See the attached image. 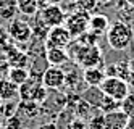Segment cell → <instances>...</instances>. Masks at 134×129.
I'll use <instances>...</instances> for the list:
<instances>
[{
    "instance_id": "obj_13",
    "label": "cell",
    "mask_w": 134,
    "mask_h": 129,
    "mask_svg": "<svg viewBox=\"0 0 134 129\" xmlns=\"http://www.w3.org/2000/svg\"><path fill=\"white\" fill-rule=\"evenodd\" d=\"M110 27V19L108 16H105L102 13H97V15H92L91 19H89V31H92L94 34L97 36H102L108 31Z\"/></svg>"
},
{
    "instance_id": "obj_3",
    "label": "cell",
    "mask_w": 134,
    "mask_h": 129,
    "mask_svg": "<svg viewBox=\"0 0 134 129\" xmlns=\"http://www.w3.org/2000/svg\"><path fill=\"white\" fill-rule=\"evenodd\" d=\"M100 91L103 92V95L111 97V98H115V100L121 102L123 98L129 94V86L121 77L107 76L103 79V82L100 84Z\"/></svg>"
},
{
    "instance_id": "obj_8",
    "label": "cell",
    "mask_w": 134,
    "mask_h": 129,
    "mask_svg": "<svg viewBox=\"0 0 134 129\" xmlns=\"http://www.w3.org/2000/svg\"><path fill=\"white\" fill-rule=\"evenodd\" d=\"M41 81L49 91H57V89L65 87L66 73H65V69L62 66H49L44 71Z\"/></svg>"
},
{
    "instance_id": "obj_31",
    "label": "cell",
    "mask_w": 134,
    "mask_h": 129,
    "mask_svg": "<svg viewBox=\"0 0 134 129\" xmlns=\"http://www.w3.org/2000/svg\"><path fill=\"white\" fill-rule=\"evenodd\" d=\"M99 3H110V2H113V0H97Z\"/></svg>"
},
{
    "instance_id": "obj_21",
    "label": "cell",
    "mask_w": 134,
    "mask_h": 129,
    "mask_svg": "<svg viewBox=\"0 0 134 129\" xmlns=\"http://www.w3.org/2000/svg\"><path fill=\"white\" fill-rule=\"evenodd\" d=\"M100 110L103 113H110V111H115V110H121V102L115 100V98H111V97L103 95L102 103H100Z\"/></svg>"
},
{
    "instance_id": "obj_5",
    "label": "cell",
    "mask_w": 134,
    "mask_h": 129,
    "mask_svg": "<svg viewBox=\"0 0 134 129\" xmlns=\"http://www.w3.org/2000/svg\"><path fill=\"white\" fill-rule=\"evenodd\" d=\"M39 18L47 27H55V26H63L66 19V12L58 3H47L39 10Z\"/></svg>"
},
{
    "instance_id": "obj_2",
    "label": "cell",
    "mask_w": 134,
    "mask_h": 129,
    "mask_svg": "<svg viewBox=\"0 0 134 129\" xmlns=\"http://www.w3.org/2000/svg\"><path fill=\"white\" fill-rule=\"evenodd\" d=\"M134 39L132 27L124 23V21H115L110 24L108 31H107V42L110 45L111 50L115 52H123L131 45Z\"/></svg>"
},
{
    "instance_id": "obj_9",
    "label": "cell",
    "mask_w": 134,
    "mask_h": 129,
    "mask_svg": "<svg viewBox=\"0 0 134 129\" xmlns=\"http://www.w3.org/2000/svg\"><path fill=\"white\" fill-rule=\"evenodd\" d=\"M128 115L123 110L103 113V129H126Z\"/></svg>"
},
{
    "instance_id": "obj_4",
    "label": "cell",
    "mask_w": 134,
    "mask_h": 129,
    "mask_svg": "<svg viewBox=\"0 0 134 129\" xmlns=\"http://www.w3.org/2000/svg\"><path fill=\"white\" fill-rule=\"evenodd\" d=\"M89 19H91L89 13L74 10V12H71L70 15H66V19H65L63 26L68 29L71 37L76 39V37H79L81 34H84L89 29Z\"/></svg>"
},
{
    "instance_id": "obj_6",
    "label": "cell",
    "mask_w": 134,
    "mask_h": 129,
    "mask_svg": "<svg viewBox=\"0 0 134 129\" xmlns=\"http://www.w3.org/2000/svg\"><path fill=\"white\" fill-rule=\"evenodd\" d=\"M7 29H8L10 39L18 44H27L29 41H32V26L24 19H20V18L12 19Z\"/></svg>"
},
{
    "instance_id": "obj_16",
    "label": "cell",
    "mask_w": 134,
    "mask_h": 129,
    "mask_svg": "<svg viewBox=\"0 0 134 129\" xmlns=\"http://www.w3.org/2000/svg\"><path fill=\"white\" fill-rule=\"evenodd\" d=\"M18 15V2L16 0H0V19L12 21Z\"/></svg>"
},
{
    "instance_id": "obj_1",
    "label": "cell",
    "mask_w": 134,
    "mask_h": 129,
    "mask_svg": "<svg viewBox=\"0 0 134 129\" xmlns=\"http://www.w3.org/2000/svg\"><path fill=\"white\" fill-rule=\"evenodd\" d=\"M66 50H68L70 60H73L76 65H81L82 68L100 66L103 63V57L99 45H84L74 39L66 47Z\"/></svg>"
},
{
    "instance_id": "obj_26",
    "label": "cell",
    "mask_w": 134,
    "mask_h": 129,
    "mask_svg": "<svg viewBox=\"0 0 134 129\" xmlns=\"http://www.w3.org/2000/svg\"><path fill=\"white\" fill-rule=\"evenodd\" d=\"M8 39H10V36H8V29L0 24V47H5L8 44Z\"/></svg>"
},
{
    "instance_id": "obj_24",
    "label": "cell",
    "mask_w": 134,
    "mask_h": 129,
    "mask_svg": "<svg viewBox=\"0 0 134 129\" xmlns=\"http://www.w3.org/2000/svg\"><path fill=\"white\" fill-rule=\"evenodd\" d=\"M3 126H5V129H23V120L18 115L8 116V118H5Z\"/></svg>"
},
{
    "instance_id": "obj_14",
    "label": "cell",
    "mask_w": 134,
    "mask_h": 129,
    "mask_svg": "<svg viewBox=\"0 0 134 129\" xmlns=\"http://www.w3.org/2000/svg\"><path fill=\"white\" fill-rule=\"evenodd\" d=\"M16 115L21 118H27V120H32L39 115V103H36L32 100H20L18 102V110Z\"/></svg>"
},
{
    "instance_id": "obj_23",
    "label": "cell",
    "mask_w": 134,
    "mask_h": 129,
    "mask_svg": "<svg viewBox=\"0 0 134 129\" xmlns=\"http://www.w3.org/2000/svg\"><path fill=\"white\" fill-rule=\"evenodd\" d=\"M121 110L126 113L128 116L134 113V94L129 92V94L121 100Z\"/></svg>"
},
{
    "instance_id": "obj_22",
    "label": "cell",
    "mask_w": 134,
    "mask_h": 129,
    "mask_svg": "<svg viewBox=\"0 0 134 129\" xmlns=\"http://www.w3.org/2000/svg\"><path fill=\"white\" fill-rule=\"evenodd\" d=\"M99 2L97 0H74V7L79 12H86V13H92L97 8Z\"/></svg>"
},
{
    "instance_id": "obj_19",
    "label": "cell",
    "mask_w": 134,
    "mask_h": 129,
    "mask_svg": "<svg viewBox=\"0 0 134 129\" xmlns=\"http://www.w3.org/2000/svg\"><path fill=\"white\" fill-rule=\"evenodd\" d=\"M29 65V57L24 52H20L13 48L12 53L8 55V66H21V68H27Z\"/></svg>"
},
{
    "instance_id": "obj_20",
    "label": "cell",
    "mask_w": 134,
    "mask_h": 129,
    "mask_svg": "<svg viewBox=\"0 0 134 129\" xmlns=\"http://www.w3.org/2000/svg\"><path fill=\"white\" fill-rule=\"evenodd\" d=\"M41 5L37 0H23L18 3V13L26 15V16H34L36 13H39Z\"/></svg>"
},
{
    "instance_id": "obj_30",
    "label": "cell",
    "mask_w": 134,
    "mask_h": 129,
    "mask_svg": "<svg viewBox=\"0 0 134 129\" xmlns=\"http://www.w3.org/2000/svg\"><path fill=\"white\" fill-rule=\"evenodd\" d=\"M39 129H55V126L53 124H42Z\"/></svg>"
},
{
    "instance_id": "obj_7",
    "label": "cell",
    "mask_w": 134,
    "mask_h": 129,
    "mask_svg": "<svg viewBox=\"0 0 134 129\" xmlns=\"http://www.w3.org/2000/svg\"><path fill=\"white\" fill-rule=\"evenodd\" d=\"M71 41H73V37L65 26H55V27L49 29V32L45 36V41H44V45H45V48H53V47L66 48L71 44Z\"/></svg>"
},
{
    "instance_id": "obj_25",
    "label": "cell",
    "mask_w": 134,
    "mask_h": 129,
    "mask_svg": "<svg viewBox=\"0 0 134 129\" xmlns=\"http://www.w3.org/2000/svg\"><path fill=\"white\" fill-rule=\"evenodd\" d=\"M16 110H18V103H16V102H13V100L3 102L2 115H3L5 118H8V116H13V115H16Z\"/></svg>"
},
{
    "instance_id": "obj_34",
    "label": "cell",
    "mask_w": 134,
    "mask_h": 129,
    "mask_svg": "<svg viewBox=\"0 0 134 129\" xmlns=\"http://www.w3.org/2000/svg\"><path fill=\"white\" fill-rule=\"evenodd\" d=\"M0 129H5V126H3V124H2V123H0Z\"/></svg>"
},
{
    "instance_id": "obj_15",
    "label": "cell",
    "mask_w": 134,
    "mask_h": 129,
    "mask_svg": "<svg viewBox=\"0 0 134 129\" xmlns=\"http://www.w3.org/2000/svg\"><path fill=\"white\" fill-rule=\"evenodd\" d=\"M29 69L27 68H21V66H8V73H7V79L16 86L24 84L27 79H29Z\"/></svg>"
},
{
    "instance_id": "obj_18",
    "label": "cell",
    "mask_w": 134,
    "mask_h": 129,
    "mask_svg": "<svg viewBox=\"0 0 134 129\" xmlns=\"http://www.w3.org/2000/svg\"><path fill=\"white\" fill-rule=\"evenodd\" d=\"M18 97V86L13 84L10 79H0V98L3 102L15 100Z\"/></svg>"
},
{
    "instance_id": "obj_10",
    "label": "cell",
    "mask_w": 134,
    "mask_h": 129,
    "mask_svg": "<svg viewBox=\"0 0 134 129\" xmlns=\"http://www.w3.org/2000/svg\"><path fill=\"white\" fill-rule=\"evenodd\" d=\"M45 60L50 66H62L70 61V55L66 48H58V47L45 48Z\"/></svg>"
},
{
    "instance_id": "obj_29",
    "label": "cell",
    "mask_w": 134,
    "mask_h": 129,
    "mask_svg": "<svg viewBox=\"0 0 134 129\" xmlns=\"http://www.w3.org/2000/svg\"><path fill=\"white\" fill-rule=\"evenodd\" d=\"M126 82H128V86L134 87V69H131V73H129V76L126 79Z\"/></svg>"
},
{
    "instance_id": "obj_28",
    "label": "cell",
    "mask_w": 134,
    "mask_h": 129,
    "mask_svg": "<svg viewBox=\"0 0 134 129\" xmlns=\"http://www.w3.org/2000/svg\"><path fill=\"white\" fill-rule=\"evenodd\" d=\"M126 129H134V113L128 116V124H126Z\"/></svg>"
},
{
    "instance_id": "obj_32",
    "label": "cell",
    "mask_w": 134,
    "mask_h": 129,
    "mask_svg": "<svg viewBox=\"0 0 134 129\" xmlns=\"http://www.w3.org/2000/svg\"><path fill=\"white\" fill-rule=\"evenodd\" d=\"M2 108H3V100L0 98V115H2Z\"/></svg>"
},
{
    "instance_id": "obj_27",
    "label": "cell",
    "mask_w": 134,
    "mask_h": 129,
    "mask_svg": "<svg viewBox=\"0 0 134 129\" xmlns=\"http://www.w3.org/2000/svg\"><path fill=\"white\" fill-rule=\"evenodd\" d=\"M91 127L92 129H103V115L94 116L91 120Z\"/></svg>"
},
{
    "instance_id": "obj_35",
    "label": "cell",
    "mask_w": 134,
    "mask_h": 129,
    "mask_svg": "<svg viewBox=\"0 0 134 129\" xmlns=\"http://www.w3.org/2000/svg\"><path fill=\"white\" fill-rule=\"evenodd\" d=\"M16 2H18V3H20V2H23V0H16Z\"/></svg>"
},
{
    "instance_id": "obj_11",
    "label": "cell",
    "mask_w": 134,
    "mask_h": 129,
    "mask_svg": "<svg viewBox=\"0 0 134 129\" xmlns=\"http://www.w3.org/2000/svg\"><path fill=\"white\" fill-rule=\"evenodd\" d=\"M107 77L105 76V71L100 66H92V68H84L82 73V81L91 86V87H100V84L103 82V79Z\"/></svg>"
},
{
    "instance_id": "obj_33",
    "label": "cell",
    "mask_w": 134,
    "mask_h": 129,
    "mask_svg": "<svg viewBox=\"0 0 134 129\" xmlns=\"http://www.w3.org/2000/svg\"><path fill=\"white\" fill-rule=\"evenodd\" d=\"M126 2H128L129 5H134V0H126Z\"/></svg>"
},
{
    "instance_id": "obj_12",
    "label": "cell",
    "mask_w": 134,
    "mask_h": 129,
    "mask_svg": "<svg viewBox=\"0 0 134 129\" xmlns=\"http://www.w3.org/2000/svg\"><path fill=\"white\" fill-rule=\"evenodd\" d=\"M42 84L41 79H36V77H29L24 84L18 86V97L20 100H32V97L37 91V87Z\"/></svg>"
},
{
    "instance_id": "obj_17",
    "label": "cell",
    "mask_w": 134,
    "mask_h": 129,
    "mask_svg": "<svg viewBox=\"0 0 134 129\" xmlns=\"http://www.w3.org/2000/svg\"><path fill=\"white\" fill-rule=\"evenodd\" d=\"M81 98L87 103L89 106H95V108H100V103H102V98H103V92L100 91V87H91L87 91H84Z\"/></svg>"
}]
</instances>
